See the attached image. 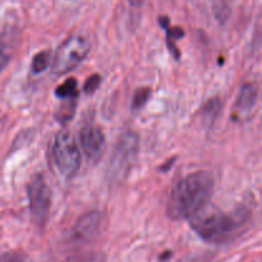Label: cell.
I'll return each mask as SVG.
<instances>
[{
	"label": "cell",
	"mask_w": 262,
	"mask_h": 262,
	"mask_svg": "<svg viewBox=\"0 0 262 262\" xmlns=\"http://www.w3.org/2000/svg\"><path fill=\"white\" fill-rule=\"evenodd\" d=\"M247 209L224 212L215 207H202L200 211L189 217V225L205 242L212 245H224L230 242L242 233L243 228L250 220Z\"/></svg>",
	"instance_id": "1"
},
{
	"label": "cell",
	"mask_w": 262,
	"mask_h": 262,
	"mask_svg": "<svg viewBox=\"0 0 262 262\" xmlns=\"http://www.w3.org/2000/svg\"><path fill=\"white\" fill-rule=\"evenodd\" d=\"M214 191V178L209 171L188 174L177 183L168 202V215L174 220L189 219L205 207Z\"/></svg>",
	"instance_id": "2"
},
{
	"label": "cell",
	"mask_w": 262,
	"mask_h": 262,
	"mask_svg": "<svg viewBox=\"0 0 262 262\" xmlns=\"http://www.w3.org/2000/svg\"><path fill=\"white\" fill-rule=\"evenodd\" d=\"M91 50V42L87 36L74 33L61 42L56 50L53 61V72L55 74H66L81 64Z\"/></svg>",
	"instance_id": "3"
},
{
	"label": "cell",
	"mask_w": 262,
	"mask_h": 262,
	"mask_svg": "<svg viewBox=\"0 0 262 262\" xmlns=\"http://www.w3.org/2000/svg\"><path fill=\"white\" fill-rule=\"evenodd\" d=\"M138 136L136 132L128 130L118 140L110 160V176L115 181H122L129 173L138 155Z\"/></svg>",
	"instance_id": "4"
},
{
	"label": "cell",
	"mask_w": 262,
	"mask_h": 262,
	"mask_svg": "<svg viewBox=\"0 0 262 262\" xmlns=\"http://www.w3.org/2000/svg\"><path fill=\"white\" fill-rule=\"evenodd\" d=\"M53 154L61 176L68 179L77 176L81 168V151L71 133L63 130L56 135Z\"/></svg>",
	"instance_id": "5"
},
{
	"label": "cell",
	"mask_w": 262,
	"mask_h": 262,
	"mask_svg": "<svg viewBox=\"0 0 262 262\" xmlns=\"http://www.w3.org/2000/svg\"><path fill=\"white\" fill-rule=\"evenodd\" d=\"M30 212L33 224L42 228L46 224L51 206V192L42 174H35L27 184Z\"/></svg>",
	"instance_id": "6"
},
{
	"label": "cell",
	"mask_w": 262,
	"mask_h": 262,
	"mask_svg": "<svg viewBox=\"0 0 262 262\" xmlns=\"http://www.w3.org/2000/svg\"><path fill=\"white\" fill-rule=\"evenodd\" d=\"M79 145L84 155L92 163H96L102 158L105 151V136L99 127L86 124L79 132Z\"/></svg>",
	"instance_id": "7"
},
{
	"label": "cell",
	"mask_w": 262,
	"mask_h": 262,
	"mask_svg": "<svg viewBox=\"0 0 262 262\" xmlns=\"http://www.w3.org/2000/svg\"><path fill=\"white\" fill-rule=\"evenodd\" d=\"M102 223V214L100 211H90L77 220L72 237L78 242H89L99 234Z\"/></svg>",
	"instance_id": "8"
},
{
	"label": "cell",
	"mask_w": 262,
	"mask_h": 262,
	"mask_svg": "<svg viewBox=\"0 0 262 262\" xmlns=\"http://www.w3.org/2000/svg\"><path fill=\"white\" fill-rule=\"evenodd\" d=\"M257 97H258V91H257V87H256L255 84L253 83L243 84L239 94H238L235 107H237V110L241 113V114H242V113L251 112V110L256 106Z\"/></svg>",
	"instance_id": "9"
},
{
	"label": "cell",
	"mask_w": 262,
	"mask_h": 262,
	"mask_svg": "<svg viewBox=\"0 0 262 262\" xmlns=\"http://www.w3.org/2000/svg\"><path fill=\"white\" fill-rule=\"evenodd\" d=\"M159 25L166 31V42H168L169 51L174 55V58H179V50L177 48V45L174 43V41L179 40L184 36V31L181 27H171L170 26V19L165 15L163 17H159Z\"/></svg>",
	"instance_id": "10"
},
{
	"label": "cell",
	"mask_w": 262,
	"mask_h": 262,
	"mask_svg": "<svg viewBox=\"0 0 262 262\" xmlns=\"http://www.w3.org/2000/svg\"><path fill=\"white\" fill-rule=\"evenodd\" d=\"M220 110H222V101H220V99H217V97H212V99H210L209 101L202 106V120H204L205 123H207L209 125H211L212 123L216 120L217 115L220 114Z\"/></svg>",
	"instance_id": "11"
},
{
	"label": "cell",
	"mask_w": 262,
	"mask_h": 262,
	"mask_svg": "<svg viewBox=\"0 0 262 262\" xmlns=\"http://www.w3.org/2000/svg\"><path fill=\"white\" fill-rule=\"evenodd\" d=\"M55 95L59 99L64 100H76L78 96V90H77V81L74 78H68L64 81L60 86L56 87Z\"/></svg>",
	"instance_id": "12"
},
{
	"label": "cell",
	"mask_w": 262,
	"mask_h": 262,
	"mask_svg": "<svg viewBox=\"0 0 262 262\" xmlns=\"http://www.w3.org/2000/svg\"><path fill=\"white\" fill-rule=\"evenodd\" d=\"M212 9H214V14L219 23L224 25L230 17V9L229 0H212Z\"/></svg>",
	"instance_id": "13"
},
{
	"label": "cell",
	"mask_w": 262,
	"mask_h": 262,
	"mask_svg": "<svg viewBox=\"0 0 262 262\" xmlns=\"http://www.w3.org/2000/svg\"><path fill=\"white\" fill-rule=\"evenodd\" d=\"M49 61H50V51H38V53L33 56L32 64H31V68H32L33 73H42V72L48 68Z\"/></svg>",
	"instance_id": "14"
},
{
	"label": "cell",
	"mask_w": 262,
	"mask_h": 262,
	"mask_svg": "<svg viewBox=\"0 0 262 262\" xmlns=\"http://www.w3.org/2000/svg\"><path fill=\"white\" fill-rule=\"evenodd\" d=\"M64 262H106L102 252H81L71 256Z\"/></svg>",
	"instance_id": "15"
},
{
	"label": "cell",
	"mask_w": 262,
	"mask_h": 262,
	"mask_svg": "<svg viewBox=\"0 0 262 262\" xmlns=\"http://www.w3.org/2000/svg\"><path fill=\"white\" fill-rule=\"evenodd\" d=\"M151 96V89L150 87H141L136 91L135 96H133V101H132V109L137 110L141 109L142 106H145L146 102L148 101Z\"/></svg>",
	"instance_id": "16"
},
{
	"label": "cell",
	"mask_w": 262,
	"mask_h": 262,
	"mask_svg": "<svg viewBox=\"0 0 262 262\" xmlns=\"http://www.w3.org/2000/svg\"><path fill=\"white\" fill-rule=\"evenodd\" d=\"M100 83H101V77L99 74H92L87 78V81L84 82L83 90L86 94H94L97 89H99Z\"/></svg>",
	"instance_id": "17"
},
{
	"label": "cell",
	"mask_w": 262,
	"mask_h": 262,
	"mask_svg": "<svg viewBox=\"0 0 262 262\" xmlns=\"http://www.w3.org/2000/svg\"><path fill=\"white\" fill-rule=\"evenodd\" d=\"M0 262H30V258L20 252H7L0 255Z\"/></svg>",
	"instance_id": "18"
},
{
	"label": "cell",
	"mask_w": 262,
	"mask_h": 262,
	"mask_svg": "<svg viewBox=\"0 0 262 262\" xmlns=\"http://www.w3.org/2000/svg\"><path fill=\"white\" fill-rule=\"evenodd\" d=\"M10 54H9V49L8 46L5 45L3 41H0V72L4 69V67L7 66L8 61H9Z\"/></svg>",
	"instance_id": "19"
},
{
	"label": "cell",
	"mask_w": 262,
	"mask_h": 262,
	"mask_svg": "<svg viewBox=\"0 0 262 262\" xmlns=\"http://www.w3.org/2000/svg\"><path fill=\"white\" fill-rule=\"evenodd\" d=\"M207 258L204 257L202 255H199V256H189V257H186L183 258V260H181L179 262H206Z\"/></svg>",
	"instance_id": "20"
},
{
	"label": "cell",
	"mask_w": 262,
	"mask_h": 262,
	"mask_svg": "<svg viewBox=\"0 0 262 262\" xmlns=\"http://www.w3.org/2000/svg\"><path fill=\"white\" fill-rule=\"evenodd\" d=\"M129 3L132 5H135V7H140V5H142L143 0H129Z\"/></svg>",
	"instance_id": "21"
}]
</instances>
